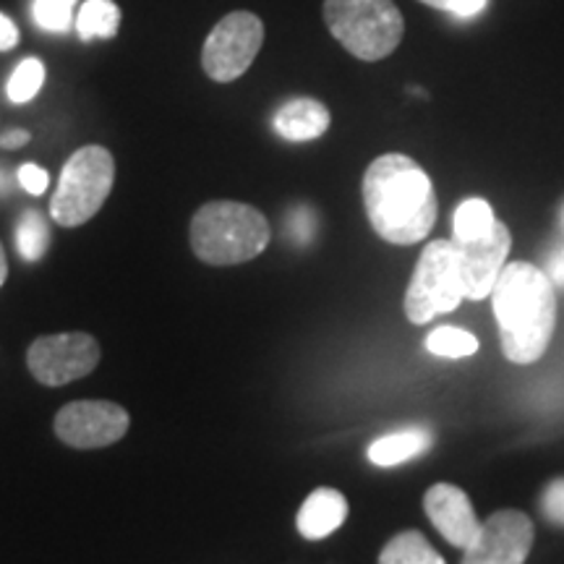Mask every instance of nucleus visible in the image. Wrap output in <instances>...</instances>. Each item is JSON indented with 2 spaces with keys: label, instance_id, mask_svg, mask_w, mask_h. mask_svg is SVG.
<instances>
[{
  "label": "nucleus",
  "instance_id": "obj_1",
  "mask_svg": "<svg viewBox=\"0 0 564 564\" xmlns=\"http://www.w3.org/2000/svg\"><path fill=\"white\" fill-rule=\"evenodd\" d=\"M364 207L379 238L394 246H413L436 223L432 178L408 154H382L364 175Z\"/></svg>",
  "mask_w": 564,
  "mask_h": 564
},
{
  "label": "nucleus",
  "instance_id": "obj_2",
  "mask_svg": "<svg viewBox=\"0 0 564 564\" xmlns=\"http://www.w3.org/2000/svg\"><path fill=\"white\" fill-rule=\"evenodd\" d=\"M489 299L507 361H539L556 327V293L546 272L531 262L505 264Z\"/></svg>",
  "mask_w": 564,
  "mask_h": 564
},
{
  "label": "nucleus",
  "instance_id": "obj_3",
  "mask_svg": "<svg viewBox=\"0 0 564 564\" xmlns=\"http://www.w3.org/2000/svg\"><path fill=\"white\" fill-rule=\"evenodd\" d=\"M192 249L204 264L232 267L257 259L270 246L267 217L251 204L209 202L192 220Z\"/></svg>",
  "mask_w": 564,
  "mask_h": 564
},
{
  "label": "nucleus",
  "instance_id": "obj_4",
  "mask_svg": "<svg viewBox=\"0 0 564 564\" xmlns=\"http://www.w3.org/2000/svg\"><path fill=\"white\" fill-rule=\"evenodd\" d=\"M324 21L345 51L366 63L392 55L405 32L394 0H324Z\"/></svg>",
  "mask_w": 564,
  "mask_h": 564
},
{
  "label": "nucleus",
  "instance_id": "obj_5",
  "mask_svg": "<svg viewBox=\"0 0 564 564\" xmlns=\"http://www.w3.org/2000/svg\"><path fill=\"white\" fill-rule=\"evenodd\" d=\"M116 183V160L105 147L89 144L70 154L61 171L51 215L61 228H79L89 223L108 202Z\"/></svg>",
  "mask_w": 564,
  "mask_h": 564
},
{
  "label": "nucleus",
  "instance_id": "obj_6",
  "mask_svg": "<svg viewBox=\"0 0 564 564\" xmlns=\"http://www.w3.org/2000/svg\"><path fill=\"white\" fill-rule=\"evenodd\" d=\"M465 301L460 259L453 238H440L423 249L405 293V316L413 324H426L449 314Z\"/></svg>",
  "mask_w": 564,
  "mask_h": 564
},
{
  "label": "nucleus",
  "instance_id": "obj_7",
  "mask_svg": "<svg viewBox=\"0 0 564 564\" xmlns=\"http://www.w3.org/2000/svg\"><path fill=\"white\" fill-rule=\"evenodd\" d=\"M264 42V24L257 13L232 11L217 21L204 40L202 68L212 82H236L251 68Z\"/></svg>",
  "mask_w": 564,
  "mask_h": 564
},
{
  "label": "nucleus",
  "instance_id": "obj_8",
  "mask_svg": "<svg viewBox=\"0 0 564 564\" xmlns=\"http://www.w3.org/2000/svg\"><path fill=\"white\" fill-rule=\"evenodd\" d=\"M100 343L87 333L37 337L26 350L30 373L45 387H63L89 377L100 364Z\"/></svg>",
  "mask_w": 564,
  "mask_h": 564
},
{
  "label": "nucleus",
  "instance_id": "obj_9",
  "mask_svg": "<svg viewBox=\"0 0 564 564\" xmlns=\"http://www.w3.org/2000/svg\"><path fill=\"white\" fill-rule=\"evenodd\" d=\"M55 436L74 449H100L123 440L131 415L112 400H76L55 413Z\"/></svg>",
  "mask_w": 564,
  "mask_h": 564
},
{
  "label": "nucleus",
  "instance_id": "obj_10",
  "mask_svg": "<svg viewBox=\"0 0 564 564\" xmlns=\"http://www.w3.org/2000/svg\"><path fill=\"white\" fill-rule=\"evenodd\" d=\"M533 523L520 510H499L463 549L460 564H525L533 546Z\"/></svg>",
  "mask_w": 564,
  "mask_h": 564
},
{
  "label": "nucleus",
  "instance_id": "obj_11",
  "mask_svg": "<svg viewBox=\"0 0 564 564\" xmlns=\"http://www.w3.org/2000/svg\"><path fill=\"white\" fill-rule=\"evenodd\" d=\"M455 241V238H453ZM512 236L505 223L494 225L489 236L476 238V241H455L457 259H460V272L465 282V299L484 301L489 299L497 278L502 274L507 257H510Z\"/></svg>",
  "mask_w": 564,
  "mask_h": 564
},
{
  "label": "nucleus",
  "instance_id": "obj_12",
  "mask_svg": "<svg viewBox=\"0 0 564 564\" xmlns=\"http://www.w3.org/2000/svg\"><path fill=\"white\" fill-rule=\"evenodd\" d=\"M423 510H426L436 531L457 549L468 546L476 539L478 528H481L474 505H470L468 494L460 486L434 484L423 497Z\"/></svg>",
  "mask_w": 564,
  "mask_h": 564
},
{
  "label": "nucleus",
  "instance_id": "obj_13",
  "mask_svg": "<svg viewBox=\"0 0 564 564\" xmlns=\"http://www.w3.org/2000/svg\"><path fill=\"white\" fill-rule=\"evenodd\" d=\"M348 518V499L343 497L337 489H316L306 502L301 505L299 518H295V525H299V533L308 541H319L333 535L337 528L345 523Z\"/></svg>",
  "mask_w": 564,
  "mask_h": 564
},
{
  "label": "nucleus",
  "instance_id": "obj_14",
  "mask_svg": "<svg viewBox=\"0 0 564 564\" xmlns=\"http://www.w3.org/2000/svg\"><path fill=\"white\" fill-rule=\"evenodd\" d=\"M333 123V116L319 100L312 97H299V100L285 102L274 112L272 126L282 139L288 141H312L319 139Z\"/></svg>",
  "mask_w": 564,
  "mask_h": 564
},
{
  "label": "nucleus",
  "instance_id": "obj_15",
  "mask_svg": "<svg viewBox=\"0 0 564 564\" xmlns=\"http://www.w3.org/2000/svg\"><path fill=\"white\" fill-rule=\"evenodd\" d=\"M434 434L423 426H411L403 432L387 434L382 440L371 442L369 447V460L379 468H392V465L408 463L413 457H419L432 447Z\"/></svg>",
  "mask_w": 564,
  "mask_h": 564
},
{
  "label": "nucleus",
  "instance_id": "obj_16",
  "mask_svg": "<svg viewBox=\"0 0 564 564\" xmlns=\"http://www.w3.org/2000/svg\"><path fill=\"white\" fill-rule=\"evenodd\" d=\"M74 24L84 42L112 40L121 26V9L112 0H84Z\"/></svg>",
  "mask_w": 564,
  "mask_h": 564
},
{
  "label": "nucleus",
  "instance_id": "obj_17",
  "mask_svg": "<svg viewBox=\"0 0 564 564\" xmlns=\"http://www.w3.org/2000/svg\"><path fill=\"white\" fill-rule=\"evenodd\" d=\"M379 564H447L440 556V552L423 539L419 531H403L398 533L382 549L379 554Z\"/></svg>",
  "mask_w": 564,
  "mask_h": 564
},
{
  "label": "nucleus",
  "instance_id": "obj_18",
  "mask_svg": "<svg viewBox=\"0 0 564 564\" xmlns=\"http://www.w3.org/2000/svg\"><path fill=\"white\" fill-rule=\"evenodd\" d=\"M497 217L489 202L465 199L455 212V241H476V238L489 236Z\"/></svg>",
  "mask_w": 564,
  "mask_h": 564
},
{
  "label": "nucleus",
  "instance_id": "obj_19",
  "mask_svg": "<svg viewBox=\"0 0 564 564\" xmlns=\"http://www.w3.org/2000/svg\"><path fill=\"white\" fill-rule=\"evenodd\" d=\"M51 246V230L40 212L26 209L17 225V249L26 262H40Z\"/></svg>",
  "mask_w": 564,
  "mask_h": 564
},
{
  "label": "nucleus",
  "instance_id": "obj_20",
  "mask_svg": "<svg viewBox=\"0 0 564 564\" xmlns=\"http://www.w3.org/2000/svg\"><path fill=\"white\" fill-rule=\"evenodd\" d=\"M42 84H45V63L40 58H24L11 74L6 95L13 105H26L40 95Z\"/></svg>",
  "mask_w": 564,
  "mask_h": 564
},
{
  "label": "nucleus",
  "instance_id": "obj_21",
  "mask_svg": "<svg viewBox=\"0 0 564 564\" xmlns=\"http://www.w3.org/2000/svg\"><path fill=\"white\" fill-rule=\"evenodd\" d=\"M426 350L440 358H468L478 350V340L468 329L440 327L426 337Z\"/></svg>",
  "mask_w": 564,
  "mask_h": 564
},
{
  "label": "nucleus",
  "instance_id": "obj_22",
  "mask_svg": "<svg viewBox=\"0 0 564 564\" xmlns=\"http://www.w3.org/2000/svg\"><path fill=\"white\" fill-rule=\"evenodd\" d=\"M76 0H34V21L45 32H68L74 24Z\"/></svg>",
  "mask_w": 564,
  "mask_h": 564
},
{
  "label": "nucleus",
  "instance_id": "obj_23",
  "mask_svg": "<svg viewBox=\"0 0 564 564\" xmlns=\"http://www.w3.org/2000/svg\"><path fill=\"white\" fill-rule=\"evenodd\" d=\"M285 230H288V238H291L295 246H308L316 232L314 212L308 207H295L291 215H288Z\"/></svg>",
  "mask_w": 564,
  "mask_h": 564
},
{
  "label": "nucleus",
  "instance_id": "obj_24",
  "mask_svg": "<svg viewBox=\"0 0 564 564\" xmlns=\"http://www.w3.org/2000/svg\"><path fill=\"white\" fill-rule=\"evenodd\" d=\"M541 510L549 523L564 528V478H556L546 486L544 497H541Z\"/></svg>",
  "mask_w": 564,
  "mask_h": 564
},
{
  "label": "nucleus",
  "instance_id": "obj_25",
  "mask_svg": "<svg viewBox=\"0 0 564 564\" xmlns=\"http://www.w3.org/2000/svg\"><path fill=\"white\" fill-rule=\"evenodd\" d=\"M19 183H21V188H24L26 194L42 196V194L47 192V183H51V175H47L45 167L26 162V165L19 167Z\"/></svg>",
  "mask_w": 564,
  "mask_h": 564
},
{
  "label": "nucleus",
  "instance_id": "obj_26",
  "mask_svg": "<svg viewBox=\"0 0 564 564\" xmlns=\"http://www.w3.org/2000/svg\"><path fill=\"white\" fill-rule=\"evenodd\" d=\"M19 45V26L0 13V51H13Z\"/></svg>",
  "mask_w": 564,
  "mask_h": 564
},
{
  "label": "nucleus",
  "instance_id": "obj_27",
  "mask_svg": "<svg viewBox=\"0 0 564 564\" xmlns=\"http://www.w3.org/2000/svg\"><path fill=\"white\" fill-rule=\"evenodd\" d=\"M544 272H546V278L554 282V285L564 288V246H562V249H556L552 257H549Z\"/></svg>",
  "mask_w": 564,
  "mask_h": 564
},
{
  "label": "nucleus",
  "instance_id": "obj_28",
  "mask_svg": "<svg viewBox=\"0 0 564 564\" xmlns=\"http://www.w3.org/2000/svg\"><path fill=\"white\" fill-rule=\"evenodd\" d=\"M486 6V0H453V9L449 13H455V17L460 19H470L476 17V13H481Z\"/></svg>",
  "mask_w": 564,
  "mask_h": 564
},
{
  "label": "nucleus",
  "instance_id": "obj_29",
  "mask_svg": "<svg viewBox=\"0 0 564 564\" xmlns=\"http://www.w3.org/2000/svg\"><path fill=\"white\" fill-rule=\"evenodd\" d=\"M26 141H30V131H9L0 137V147H6V150H19V147H24Z\"/></svg>",
  "mask_w": 564,
  "mask_h": 564
},
{
  "label": "nucleus",
  "instance_id": "obj_30",
  "mask_svg": "<svg viewBox=\"0 0 564 564\" xmlns=\"http://www.w3.org/2000/svg\"><path fill=\"white\" fill-rule=\"evenodd\" d=\"M6 278H9V259H6V251H3V243H0V288H3Z\"/></svg>",
  "mask_w": 564,
  "mask_h": 564
},
{
  "label": "nucleus",
  "instance_id": "obj_31",
  "mask_svg": "<svg viewBox=\"0 0 564 564\" xmlns=\"http://www.w3.org/2000/svg\"><path fill=\"white\" fill-rule=\"evenodd\" d=\"M421 3H426V6H432V9H440V11H447V13H449V9H453V0H421Z\"/></svg>",
  "mask_w": 564,
  "mask_h": 564
},
{
  "label": "nucleus",
  "instance_id": "obj_32",
  "mask_svg": "<svg viewBox=\"0 0 564 564\" xmlns=\"http://www.w3.org/2000/svg\"><path fill=\"white\" fill-rule=\"evenodd\" d=\"M9 192V178H6V173L0 171V194H6Z\"/></svg>",
  "mask_w": 564,
  "mask_h": 564
}]
</instances>
